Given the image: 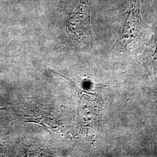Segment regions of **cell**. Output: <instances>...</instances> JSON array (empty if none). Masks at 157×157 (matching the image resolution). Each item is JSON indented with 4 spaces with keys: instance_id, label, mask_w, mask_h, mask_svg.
<instances>
[{
    "instance_id": "2",
    "label": "cell",
    "mask_w": 157,
    "mask_h": 157,
    "mask_svg": "<svg viewBox=\"0 0 157 157\" xmlns=\"http://www.w3.org/2000/svg\"><path fill=\"white\" fill-rule=\"evenodd\" d=\"M93 0H79L78 5L65 22L68 36L79 44L93 47L94 38L91 27V11Z\"/></svg>"
},
{
    "instance_id": "1",
    "label": "cell",
    "mask_w": 157,
    "mask_h": 157,
    "mask_svg": "<svg viewBox=\"0 0 157 157\" xmlns=\"http://www.w3.org/2000/svg\"><path fill=\"white\" fill-rule=\"evenodd\" d=\"M143 0H129L122 17L117 39L112 51L126 52L142 43L148 26L142 19L140 6Z\"/></svg>"
},
{
    "instance_id": "5",
    "label": "cell",
    "mask_w": 157,
    "mask_h": 157,
    "mask_svg": "<svg viewBox=\"0 0 157 157\" xmlns=\"http://www.w3.org/2000/svg\"><path fill=\"white\" fill-rule=\"evenodd\" d=\"M54 1L56 2V4L61 8H63L64 7L66 2V0H54Z\"/></svg>"
},
{
    "instance_id": "6",
    "label": "cell",
    "mask_w": 157,
    "mask_h": 157,
    "mask_svg": "<svg viewBox=\"0 0 157 157\" xmlns=\"http://www.w3.org/2000/svg\"><path fill=\"white\" fill-rule=\"evenodd\" d=\"M149 94L151 95V97L155 100V102L157 104V92L154 90H150Z\"/></svg>"
},
{
    "instance_id": "3",
    "label": "cell",
    "mask_w": 157,
    "mask_h": 157,
    "mask_svg": "<svg viewBox=\"0 0 157 157\" xmlns=\"http://www.w3.org/2000/svg\"><path fill=\"white\" fill-rule=\"evenodd\" d=\"M136 61L145 69L152 82L157 87V26L154 29L151 39L146 43L143 52L136 58Z\"/></svg>"
},
{
    "instance_id": "4",
    "label": "cell",
    "mask_w": 157,
    "mask_h": 157,
    "mask_svg": "<svg viewBox=\"0 0 157 157\" xmlns=\"http://www.w3.org/2000/svg\"><path fill=\"white\" fill-rule=\"evenodd\" d=\"M100 101L97 96H84L81 101V121L85 126L94 125L98 119Z\"/></svg>"
}]
</instances>
